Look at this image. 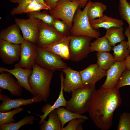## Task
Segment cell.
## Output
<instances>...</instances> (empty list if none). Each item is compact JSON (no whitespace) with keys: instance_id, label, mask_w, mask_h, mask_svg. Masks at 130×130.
Returning <instances> with one entry per match:
<instances>
[{"instance_id":"obj_9","label":"cell","mask_w":130,"mask_h":130,"mask_svg":"<svg viewBox=\"0 0 130 130\" xmlns=\"http://www.w3.org/2000/svg\"><path fill=\"white\" fill-rule=\"evenodd\" d=\"M63 37L53 25L41 20L39 38L36 44L40 48H46L58 41Z\"/></svg>"},{"instance_id":"obj_8","label":"cell","mask_w":130,"mask_h":130,"mask_svg":"<svg viewBox=\"0 0 130 130\" xmlns=\"http://www.w3.org/2000/svg\"><path fill=\"white\" fill-rule=\"evenodd\" d=\"M15 21L21 31L24 39L36 44L39 38L41 20L30 17L28 19L16 18Z\"/></svg>"},{"instance_id":"obj_14","label":"cell","mask_w":130,"mask_h":130,"mask_svg":"<svg viewBox=\"0 0 130 130\" xmlns=\"http://www.w3.org/2000/svg\"><path fill=\"white\" fill-rule=\"evenodd\" d=\"M84 85L96 83L106 76L107 71L97 64H91L85 69L79 71Z\"/></svg>"},{"instance_id":"obj_7","label":"cell","mask_w":130,"mask_h":130,"mask_svg":"<svg viewBox=\"0 0 130 130\" xmlns=\"http://www.w3.org/2000/svg\"><path fill=\"white\" fill-rule=\"evenodd\" d=\"M36 50L35 63L41 67L54 72L68 67L67 64L59 56L37 46Z\"/></svg>"},{"instance_id":"obj_31","label":"cell","mask_w":130,"mask_h":130,"mask_svg":"<svg viewBox=\"0 0 130 130\" xmlns=\"http://www.w3.org/2000/svg\"><path fill=\"white\" fill-rule=\"evenodd\" d=\"M119 11L121 18L127 23L130 33V5L127 0H119Z\"/></svg>"},{"instance_id":"obj_43","label":"cell","mask_w":130,"mask_h":130,"mask_svg":"<svg viewBox=\"0 0 130 130\" xmlns=\"http://www.w3.org/2000/svg\"><path fill=\"white\" fill-rule=\"evenodd\" d=\"M129 4L130 5V2H129Z\"/></svg>"},{"instance_id":"obj_19","label":"cell","mask_w":130,"mask_h":130,"mask_svg":"<svg viewBox=\"0 0 130 130\" xmlns=\"http://www.w3.org/2000/svg\"><path fill=\"white\" fill-rule=\"evenodd\" d=\"M63 74L64 72H63L60 75L61 82V89L58 97L55 102L52 105H51L49 104H47L42 107L41 110L42 112L44 113L43 115L36 114L40 118V120L39 123V125L45 120L47 116L52 111L61 106L65 107L66 105L67 101L64 98L63 93V83L64 79Z\"/></svg>"},{"instance_id":"obj_35","label":"cell","mask_w":130,"mask_h":130,"mask_svg":"<svg viewBox=\"0 0 130 130\" xmlns=\"http://www.w3.org/2000/svg\"><path fill=\"white\" fill-rule=\"evenodd\" d=\"M117 130H130V113L124 112L120 117Z\"/></svg>"},{"instance_id":"obj_2","label":"cell","mask_w":130,"mask_h":130,"mask_svg":"<svg viewBox=\"0 0 130 130\" xmlns=\"http://www.w3.org/2000/svg\"><path fill=\"white\" fill-rule=\"evenodd\" d=\"M54 71L43 68L35 63L28 79L29 85L36 95L46 102L50 94V86Z\"/></svg>"},{"instance_id":"obj_12","label":"cell","mask_w":130,"mask_h":130,"mask_svg":"<svg viewBox=\"0 0 130 130\" xmlns=\"http://www.w3.org/2000/svg\"><path fill=\"white\" fill-rule=\"evenodd\" d=\"M0 100L2 101L0 105V112L9 111L13 109L20 107L22 105L31 104L35 103L41 102L43 99L40 96L37 95L32 98L25 99L23 98L12 99L7 95L0 93Z\"/></svg>"},{"instance_id":"obj_44","label":"cell","mask_w":130,"mask_h":130,"mask_svg":"<svg viewBox=\"0 0 130 130\" xmlns=\"http://www.w3.org/2000/svg\"></svg>"},{"instance_id":"obj_18","label":"cell","mask_w":130,"mask_h":130,"mask_svg":"<svg viewBox=\"0 0 130 130\" xmlns=\"http://www.w3.org/2000/svg\"><path fill=\"white\" fill-rule=\"evenodd\" d=\"M71 36V35L64 36L58 41L44 49L59 56L64 59L69 60V45Z\"/></svg>"},{"instance_id":"obj_30","label":"cell","mask_w":130,"mask_h":130,"mask_svg":"<svg viewBox=\"0 0 130 130\" xmlns=\"http://www.w3.org/2000/svg\"><path fill=\"white\" fill-rule=\"evenodd\" d=\"M51 10V8L44 2L36 1L29 3L25 6L20 11L18 14L35 12H39L42 10Z\"/></svg>"},{"instance_id":"obj_27","label":"cell","mask_w":130,"mask_h":130,"mask_svg":"<svg viewBox=\"0 0 130 130\" xmlns=\"http://www.w3.org/2000/svg\"><path fill=\"white\" fill-rule=\"evenodd\" d=\"M128 48L127 41L124 40L113 46V56L116 61H124L126 57L130 55V52Z\"/></svg>"},{"instance_id":"obj_23","label":"cell","mask_w":130,"mask_h":130,"mask_svg":"<svg viewBox=\"0 0 130 130\" xmlns=\"http://www.w3.org/2000/svg\"><path fill=\"white\" fill-rule=\"evenodd\" d=\"M124 27H113L107 30L104 36L111 46L124 41L125 37L124 34Z\"/></svg>"},{"instance_id":"obj_15","label":"cell","mask_w":130,"mask_h":130,"mask_svg":"<svg viewBox=\"0 0 130 130\" xmlns=\"http://www.w3.org/2000/svg\"><path fill=\"white\" fill-rule=\"evenodd\" d=\"M126 68L125 60L116 61L107 71L106 79L101 87L104 89L115 88L123 72Z\"/></svg>"},{"instance_id":"obj_38","label":"cell","mask_w":130,"mask_h":130,"mask_svg":"<svg viewBox=\"0 0 130 130\" xmlns=\"http://www.w3.org/2000/svg\"><path fill=\"white\" fill-rule=\"evenodd\" d=\"M127 85H130V71L126 68L123 72L116 88L119 90L120 88Z\"/></svg>"},{"instance_id":"obj_33","label":"cell","mask_w":130,"mask_h":130,"mask_svg":"<svg viewBox=\"0 0 130 130\" xmlns=\"http://www.w3.org/2000/svg\"><path fill=\"white\" fill-rule=\"evenodd\" d=\"M23 110V108L20 107L8 112H0V125L12 122H16L15 120L13 118L14 116Z\"/></svg>"},{"instance_id":"obj_42","label":"cell","mask_w":130,"mask_h":130,"mask_svg":"<svg viewBox=\"0 0 130 130\" xmlns=\"http://www.w3.org/2000/svg\"><path fill=\"white\" fill-rule=\"evenodd\" d=\"M125 62L126 68L130 71V55L126 58L125 60Z\"/></svg>"},{"instance_id":"obj_37","label":"cell","mask_w":130,"mask_h":130,"mask_svg":"<svg viewBox=\"0 0 130 130\" xmlns=\"http://www.w3.org/2000/svg\"><path fill=\"white\" fill-rule=\"evenodd\" d=\"M85 120L82 118H77L69 122L67 125L62 128L61 130H82V124Z\"/></svg>"},{"instance_id":"obj_36","label":"cell","mask_w":130,"mask_h":130,"mask_svg":"<svg viewBox=\"0 0 130 130\" xmlns=\"http://www.w3.org/2000/svg\"><path fill=\"white\" fill-rule=\"evenodd\" d=\"M10 1L13 3H17L18 5L16 7L13 8L11 11L10 15L13 16L18 14L21 10L27 4L36 1L44 2V0H10Z\"/></svg>"},{"instance_id":"obj_5","label":"cell","mask_w":130,"mask_h":130,"mask_svg":"<svg viewBox=\"0 0 130 130\" xmlns=\"http://www.w3.org/2000/svg\"><path fill=\"white\" fill-rule=\"evenodd\" d=\"M79 5L78 1L60 0L53 9L49 10V13L55 18L65 22L71 28L74 16Z\"/></svg>"},{"instance_id":"obj_11","label":"cell","mask_w":130,"mask_h":130,"mask_svg":"<svg viewBox=\"0 0 130 130\" xmlns=\"http://www.w3.org/2000/svg\"><path fill=\"white\" fill-rule=\"evenodd\" d=\"M21 45L16 44L0 39V57L4 63L12 64L19 60Z\"/></svg>"},{"instance_id":"obj_13","label":"cell","mask_w":130,"mask_h":130,"mask_svg":"<svg viewBox=\"0 0 130 130\" xmlns=\"http://www.w3.org/2000/svg\"><path fill=\"white\" fill-rule=\"evenodd\" d=\"M60 70L65 74L63 83L65 92L70 93L84 86L79 71L73 70L69 67Z\"/></svg>"},{"instance_id":"obj_20","label":"cell","mask_w":130,"mask_h":130,"mask_svg":"<svg viewBox=\"0 0 130 130\" xmlns=\"http://www.w3.org/2000/svg\"><path fill=\"white\" fill-rule=\"evenodd\" d=\"M20 29L16 23L1 30L0 39L16 44H21L24 39L21 35Z\"/></svg>"},{"instance_id":"obj_22","label":"cell","mask_w":130,"mask_h":130,"mask_svg":"<svg viewBox=\"0 0 130 130\" xmlns=\"http://www.w3.org/2000/svg\"><path fill=\"white\" fill-rule=\"evenodd\" d=\"M48 120H44L40 124V130H61L62 128L60 121L56 110L51 112L48 114Z\"/></svg>"},{"instance_id":"obj_32","label":"cell","mask_w":130,"mask_h":130,"mask_svg":"<svg viewBox=\"0 0 130 130\" xmlns=\"http://www.w3.org/2000/svg\"><path fill=\"white\" fill-rule=\"evenodd\" d=\"M29 18L32 17L38 19L43 22L53 25L55 18L49 13L45 11L42 12H35L27 13Z\"/></svg>"},{"instance_id":"obj_25","label":"cell","mask_w":130,"mask_h":130,"mask_svg":"<svg viewBox=\"0 0 130 130\" xmlns=\"http://www.w3.org/2000/svg\"><path fill=\"white\" fill-rule=\"evenodd\" d=\"M56 110L62 128L66 123L73 119L81 118L87 120L88 119V117L85 116L72 112L62 107H59Z\"/></svg>"},{"instance_id":"obj_34","label":"cell","mask_w":130,"mask_h":130,"mask_svg":"<svg viewBox=\"0 0 130 130\" xmlns=\"http://www.w3.org/2000/svg\"><path fill=\"white\" fill-rule=\"evenodd\" d=\"M53 26L62 36L71 35V28L63 20L55 18Z\"/></svg>"},{"instance_id":"obj_28","label":"cell","mask_w":130,"mask_h":130,"mask_svg":"<svg viewBox=\"0 0 130 130\" xmlns=\"http://www.w3.org/2000/svg\"><path fill=\"white\" fill-rule=\"evenodd\" d=\"M96 55L97 64L106 70L109 69L116 61L113 56L109 52H98Z\"/></svg>"},{"instance_id":"obj_1","label":"cell","mask_w":130,"mask_h":130,"mask_svg":"<svg viewBox=\"0 0 130 130\" xmlns=\"http://www.w3.org/2000/svg\"><path fill=\"white\" fill-rule=\"evenodd\" d=\"M121 98L116 88L96 90L90 101L87 112L97 128L107 130L112 126L114 113L121 105Z\"/></svg>"},{"instance_id":"obj_16","label":"cell","mask_w":130,"mask_h":130,"mask_svg":"<svg viewBox=\"0 0 130 130\" xmlns=\"http://www.w3.org/2000/svg\"><path fill=\"white\" fill-rule=\"evenodd\" d=\"M3 72L10 73L15 77L17 79L19 84L34 96L37 95L31 88L28 82V79L32 72V69L24 68L18 63L16 64L13 69H9L0 67V72Z\"/></svg>"},{"instance_id":"obj_41","label":"cell","mask_w":130,"mask_h":130,"mask_svg":"<svg viewBox=\"0 0 130 130\" xmlns=\"http://www.w3.org/2000/svg\"><path fill=\"white\" fill-rule=\"evenodd\" d=\"M124 35L126 36L127 38L128 41L127 43L128 46V49L130 52V33L128 27L126 28Z\"/></svg>"},{"instance_id":"obj_4","label":"cell","mask_w":130,"mask_h":130,"mask_svg":"<svg viewBox=\"0 0 130 130\" xmlns=\"http://www.w3.org/2000/svg\"><path fill=\"white\" fill-rule=\"evenodd\" d=\"M90 1L83 10L79 7L77 10L73 18L72 26L71 28V36L85 35L96 39L100 36V32L93 29L90 24L87 15Z\"/></svg>"},{"instance_id":"obj_10","label":"cell","mask_w":130,"mask_h":130,"mask_svg":"<svg viewBox=\"0 0 130 130\" xmlns=\"http://www.w3.org/2000/svg\"><path fill=\"white\" fill-rule=\"evenodd\" d=\"M21 46L20 60L18 64L24 68L32 69L35 63L37 46L32 42L24 39Z\"/></svg>"},{"instance_id":"obj_6","label":"cell","mask_w":130,"mask_h":130,"mask_svg":"<svg viewBox=\"0 0 130 130\" xmlns=\"http://www.w3.org/2000/svg\"><path fill=\"white\" fill-rule=\"evenodd\" d=\"M93 38L85 35L72 36L69 45L70 60L78 62L87 57L91 52L90 45Z\"/></svg>"},{"instance_id":"obj_17","label":"cell","mask_w":130,"mask_h":130,"mask_svg":"<svg viewBox=\"0 0 130 130\" xmlns=\"http://www.w3.org/2000/svg\"><path fill=\"white\" fill-rule=\"evenodd\" d=\"M0 91L7 90L13 96H20L22 95L23 87L15 80L12 74L7 72H0Z\"/></svg>"},{"instance_id":"obj_24","label":"cell","mask_w":130,"mask_h":130,"mask_svg":"<svg viewBox=\"0 0 130 130\" xmlns=\"http://www.w3.org/2000/svg\"><path fill=\"white\" fill-rule=\"evenodd\" d=\"M107 9V6L101 2L90 1L87 10V15L89 21L102 17Z\"/></svg>"},{"instance_id":"obj_21","label":"cell","mask_w":130,"mask_h":130,"mask_svg":"<svg viewBox=\"0 0 130 130\" xmlns=\"http://www.w3.org/2000/svg\"><path fill=\"white\" fill-rule=\"evenodd\" d=\"M90 22L92 27L97 30L100 28L107 30L113 27H119L123 26L124 25L122 20L104 15L98 19L90 21Z\"/></svg>"},{"instance_id":"obj_40","label":"cell","mask_w":130,"mask_h":130,"mask_svg":"<svg viewBox=\"0 0 130 130\" xmlns=\"http://www.w3.org/2000/svg\"><path fill=\"white\" fill-rule=\"evenodd\" d=\"M71 1H78L79 3V7L81 9L84 8L86 6L88 2L90 0H70Z\"/></svg>"},{"instance_id":"obj_29","label":"cell","mask_w":130,"mask_h":130,"mask_svg":"<svg viewBox=\"0 0 130 130\" xmlns=\"http://www.w3.org/2000/svg\"><path fill=\"white\" fill-rule=\"evenodd\" d=\"M90 49L91 52H109L112 49V46L106 38L104 36L99 37L93 42L91 43Z\"/></svg>"},{"instance_id":"obj_39","label":"cell","mask_w":130,"mask_h":130,"mask_svg":"<svg viewBox=\"0 0 130 130\" xmlns=\"http://www.w3.org/2000/svg\"><path fill=\"white\" fill-rule=\"evenodd\" d=\"M60 0H44L46 4L49 6L51 9L55 7L57 2Z\"/></svg>"},{"instance_id":"obj_3","label":"cell","mask_w":130,"mask_h":130,"mask_svg":"<svg viewBox=\"0 0 130 130\" xmlns=\"http://www.w3.org/2000/svg\"><path fill=\"white\" fill-rule=\"evenodd\" d=\"M96 90L95 84H90L73 91L71 98L67 101L65 109L81 115L87 112L90 101Z\"/></svg>"},{"instance_id":"obj_26","label":"cell","mask_w":130,"mask_h":130,"mask_svg":"<svg viewBox=\"0 0 130 130\" xmlns=\"http://www.w3.org/2000/svg\"><path fill=\"white\" fill-rule=\"evenodd\" d=\"M38 118L32 115L26 116L18 122H12L0 125V130H17L26 125H32Z\"/></svg>"}]
</instances>
